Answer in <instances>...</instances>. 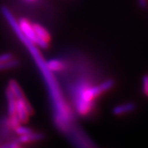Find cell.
Listing matches in <instances>:
<instances>
[{"label": "cell", "instance_id": "obj_1", "mask_svg": "<svg viewBox=\"0 0 148 148\" xmlns=\"http://www.w3.org/2000/svg\"><path fill=\"white\" fill-rule=\"evenodd\" d=\"M8 22L12 27L13 31L17 35L18 38L24 43V45L29 49L35 61L36 62L40 72L42 73L44 78L45 80L46 84L49 89V93L53 102V110H54V122L56 126L61 132L69 133V132H71V126H72L73 116L69 106L64 101L59 86L55 78L53 77L52 72L49 70L46 66V63L40 56V53L37 50L36 48L34 46V44L29 41L23 36L14 16H9L8 18Z\"/></svg>", "mask_w": 148, "mask_h": 148}, {"label": "cell", "instance_id": "obj_2", "mask_svg": "<svg viewBox=\"0 0 148 148\" xmlns=\"http://www.w3.org/2000/svg\"><path fill=\"white\" fill-rule=\"evenodd\" d=\"M114 84L112 79H107L96 86L80 82L75 87V108L81 116L88 115L95 107V100L102 93L111 89Z\"/></svg>", "mask_w": 148, "mask_h": 148}, {"label": "cell", "instance_id": "obj_3", "mask_svg": "<svg viewBox=\"0 0 148 148\" xmlns=\"http://www.w3.org/2000/svg\"><path fill=\"white\" fill-rule=\"evenodd\" d=\"M32 114V108L25 97L16 99V114L21 123H26Z\"/></svg>", "mask_w": 148, "mask_h": 148}, {"label": "cell", "instance_id": "obj_4", "mask_svg": "<svg viewBox=\"0 0 148 148\" xmlns=\"http://www.w3.org/2000/svg\"><path fill=\"white\" fill-rule=\"evenodd\" d=\"M33 29L36 36V45L42 49H46L49 45V35L48 32L45 30V27L40 26V24H33Z\"/></svg>", "mask_w": 148, "mask_h": 148}, {"label": "cell", "instance_id": "obj_5", "mask_svg": "<svg viewBox=\"0 0 148 148\" xmlns=\"http://www.w3.org/2000/svg\"><path fill=\"white\" fill-rule=\"evenodd\" d=\"M17 24H18V27L21 31V34L23 35V36L27 40H28L29 41L35 44L36 40V34L34 32V29H33V25L31 24L27 19H24V18L20 19L19 21L17 22Z\"/></svg>", "mask_w": 148, "mask_h": 148}, {"label": "cell", "instance_id": "obj_6", "mask_svg": "<svg viewBox=\"0 0 148 148\" xmlns=\"http://www.w3.org/2000/svg\"><path fill=\"white\" fill-rule=\"evenodd\" d=\"M136 110V105L132 102H127L118 105L113 109V114L116 116H122L130 114Z\"/></svg>", "mask_w": 148, "mask_h": 148}, {"label": "cell", "instance_id": "obj_7", "mask_svg": "<svg viewBox=\"0 0 148 148\" xmlns=\"http://www.w3.org/2000/svg\"><path fill=\"white\" fill-rule=\"evenodd\" d=\"M43 135L41 133H36V132H31L27 135L19 136L17 139V143H30L33 142H36L40 139H42Z\"/></svg>", "mask_w": 148, "mask_h": 148}, {"label": "cell", "instance_id": "obj_8", "mask_svg": "<svg viewBox=\"0 0 148 148\" xmlns=\"http://www.w3.org/2000/svg\"><path fill=\"white\" fill-rule=\"evenodd\" d=\"M46 66L49 69V71L53 72H60L62 70H64L65 68V64L64 63L58 58H53L49 60L48 62H46Z\"/></svg>", "mask_w": 148, "mask_h": 148}, {"label": "cell", "instance_id": "obj_9", "mask_svg": "<svg viewBox=\"0 0 148 148\" xmlns=\"http://www.w3.org/2000/svg\"><path fill=\"white\" fill-rule=\"evenodd\" d=\"M7 100H8V114L9 116L13 117L16 116V98L14 95L12 94L10 90H7Z\"/></svg>", "mask_w": 148, "mask_h": 148}, {"label": "cell", "instance_id": "obj_10", "mask_svg": "<svg viewBox=\"0 0 148 148\" xmlns=\"http://www.w3.org/2000/svg\"><path fill=\"white\" fill-rule=\"evenodd\" d=\"M8 89L10 90L11 92H12V94L14 95V97L16 99L24 97V95H23V92L21 90V87L13 80H12V81L9 82V83H8Z\"/></svg>", "mask_w": 148, "mask_h": 148}, {"label": "cell", "instance_id": "obj_11", "mask_svg": "<svg viewBox=\"0 0 148 148\" xmlns=\"http://www.w3.org/2000/svg\"><path fill=\"white\" fill-rule=\"evenodd\" d=\"M17 65H18V61L12 58H10V59L6 60V61H4V62H3V63L0 64V71L15 68Z\"/></svg>", "mask_w": 148, "mask_h": 148}, {"label": "cell", "instance_id": "obj_12", "mask_svg": "<svg viewBox=\"0 0 148 148\" xmlns=\"http://www.w3.org/2000/svg\"><path fill=\"white\" fill-rule=\"evenodd\" d=\"M14 131H15V132H16L18 136L27 135V134H29V133H31V132H33L30 127H26V126H21V124H20L19 126H17V127L14 129Z\"/></svg>", "mask_w": 148, "mask_h": 148}, {"label": "cell", "instance_id": "obj_13", "mask_svg": "<svg viewBox=\"0 0 148 148\" xmlns=\"http://www.w3.org/2000/svg\"><path fill=\"white\" fill-rule=\"evenodd\" d=\"M142 90L143 94L148 96V75H144L142 79Z\"/></svg>", "mask_w": 148, "mask_h": 148}, {"label": "cell", "instance_id": "obj_14", "mask_svg": "<svg viewBox=\"0 0 148 148\" xmlns=\"http://www.w3.org/2000/svg\"><path fill=\"white\" fill-rule=\"evenodd\" d=\"M12 58V55L11 54V53H3V54H1L0 55V64L1 63H3V62H4L6 60H8V59H10V58Z\"/></svg>", "mask_w": 148, "mask_h": 148}, {"label": "cell", "instance_id": "obj_15", "mask_svg": "<svg viewBox=\"0 0 148 148\" xmlns=\"http://www.w3.org/2000/svg\"><path fill=\"white\" fill-rule=\"evenodd\" d=\"M138 4L141 8H146L148 6V0H138Z\"/></svg>", "mask_w": 148, "mask_h": 148}, {"label": "cell", "instance_id": "obj_16", "mask_svg": "<svg viewBox=\"0 0 148 148\" xmlns=\"http://www.w3.org/2000/svg\"><path fill=\"white\" fill-rule=\"evenodd\" d=\"M14 148H20V147H18V145H16V147H14Z\"/></svg>", "mask_w": 148, "mask_h": 148}, {"label": "cell", "instance_id": "obj_17", "mask_svg": "<svg viewBox=\"0 0 148 148\" xmlns=\"http://www.w3.org/2000/svg\"><path fill=\"white\" fill-rule=\"evenodd\" d=\"M27 1H34V0H27Z\"/></svg>", "mask_w": 148, "mask_h": 148}]
</instances>
